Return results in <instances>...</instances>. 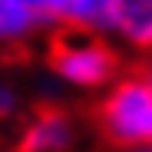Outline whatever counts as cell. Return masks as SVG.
Wrapping results in <instances>:
<instances>
[{"label": "cell", "instance_id": "obj_1", "mask_svg": "<svg viewBox=\"0 0 152 152\" xmlns=\"http://www.w3.org/2000/svg\"><path fill=\"white\" fill-rule=\"evenodd\" d=\"M89 122L109 152L152 145V83L139 66H129L89 106Z\"/></svg>", "mask_w": 152, "mask_h": 152}, {"label": "cell", "instance_id": "obj_2", "mask_svg": "<svg viewBox=\"0 0 152 152\" xmlns=\"http://www.w3.org/2000/svg\"><path fill=\"white\" fill-rule=\"evenodd\" d=\"M46 66L63 83L89 86V89L113 86L129 69L122 53L109 40H103L99 33H80V30H66V27H53V33H50Z\"/></svg>", "mask_w": 152, "mask_h": 152}, {"label": "cell", "instance_id": "obj_3", "mask_svg": "<svg viewBox=\"0 0 152 152\" xmlns=\"http://www.w3.org/2000/svg\"><path fill=\"white\" fill-rule=\"evenodd\" d=\"M76 139V119L60 103L30 106L10 152H66Z\"/></svg>", "mask_w": 152, "mask_h": 152}, {"label": "cell", "instance_id": "obj_4", "mask_svg": "<svg viewBox=\"0 0 152 152\" xmlns=\"http://www.w3.org/2000/svg\"><path fill=\"white\" fill-rule=\"evenodd\" d=\"M56 27L80 33L113 30V0H53Z\"/></svg>", "mask_w": 152, "mask_h": 152}, {"label": "cell", "instance_id": "obj_5", "mask_svg": "<svg viewBox=\"0 0 152 152\" xmlns=\"http://www.w3.org/2000/svg\"><path fill=\"white\" fill-rule=\"evenodd\" d=\"M113 30L142 53H152V0H113Z\"/></svg>", "mask_w": 152, "mask_h": 152}, {"label": "cell", "instance_id": "obj_6", "mask_svg": "<svg viewBox=\"0 0 152 152\" xmlns=\"http://www.w3.org/2000/svg\"><path fill=\"white\" fill-rule=\"evenodd\" d=\"M40 27L43 23L27 7V0H0V40L4 43H20Z\"/></svg>", "mask_w": 152, "mask_h": 152}, {"label": "cell", "instance_id": "obj_7", "mask_svg": "<svg viewBox=\"0 0 152 152\" xmlns=\"http://www.w3.org/2000/svg\"><path fill=\"white\" fill-rule=\"evenodd\" d=\"M13 109H17V96H13L7 86H0V126L13 116Z\"/></svg>", "mask_w": 152, "mask_h": 152}, {"label": "cell", "instance_id": "obj_8", "mask_svg": "<svg viewBox=\"0 0 152 152\" xmlns=\"http://www.w3.org/2000/svg\"><path fill=\"white\" fill-rule=\"evenodd\" d=\"M136 66H139V69H142V76H145V80H149V83H152V53H149V56H142V60H139V63H136Z\"/></svg>", "mask_w": 152, "mask_h": 152}, {"label": "cell", "instance_id": "obj_9", "mask_svg": "<svg viewBox=\"0 0 152 152\" xmlns=\"http://www.w3.org/2000/svg\"><path fill=\"white\" fill-rule=\"evenodd\" d=\"M126 152H152V145H145V149H126Z\"/></svg>", "mask_w": 152, "mask_h": 152}]
</instances>
